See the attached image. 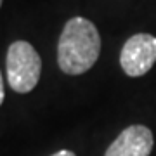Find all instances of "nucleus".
I'll use <instances>...</instances> for the list:
<instances>
[{
  "label": "nucleus",
  "instance_id": "f257e3e1",
  "mask_svg": "<svg viewBox=\"0 0 156 156\" xmlns=\"http://www.w3.org/2000/svg\"><path fill=\"white\" fill-rule=\"evenodd\" d=\"M101 52V37L94 23L71 17L64 24L57 44V64L66 75H82L95 64Z\"/></svg>",
  "mask_w": 156,
  "mask_h": 156
},
{
  "label": "nucleus",
  "instance_id": "f03ea898",
  "mask_svg": "<svg viewBox=\"0 0 156 156\" xmlns=\"http://www.w3.org/2000/svg\"><path fill=\"white\" fill-rule=\"evenodd\" d=\"M5 69L11 89L17 94H28L38 83L42 61L33 45L24 40H17L7 50Z\"/></svg>",
  "mask_w": 156,
  "mask_h": 156
},
{
  "label": "nucleus",
  "instance_id": "7ed1b4c3",
  "mask_svg": "<svg viewBox=\"0 0 156 156\" xmlns=\"http://www.w3.org/2000/svg\"><path fill=\"white\" fill-rule=\"evenodd\" d=\"M156 62V37L137 33L125 42L120 52V66L132 78L142 76Z\"/></svg>",
  "mask_w": 156,
  "mask_h": 156
},
{
  "label": "nucleus",
  "instance_id": "20e7f679",
  "mask_svg": "<svg viewBox=\"0 0 156 156\" xmlns=\"http://www.w3.org/2000/svg\"><path fill=\"white\" fill-rule=\"evenodd\" d=\"M154 146L153 132L144 125H130L113 140L104 156H149Z\"/></svg>",
  "mask_w": 156,
  "mask_h": 156
},
{
  "label": "nucleus",
  "instance_id": "39448f33",
  "mask_svg": "<svg viewBox=\"0 0 156 156\" xmlns=\"http://www.w3.org/2000/svg\"><path fill=\"white\" fill-rule=\"evenodd\" d=\"M52 156H76L73 151H68V149H61V151H57V153H54Z\"/></svg>",
  "mask_w": 156,
  "mask_h": 156
},
{
  "label": "nucleus",
  "instance_id": "423d86ee",
  "mask_svg": "<svg viewBox=\"0 0 156 156\" xmlns=\"http://www.w3.org/2000/svg\"><path fill=\"white\" fill-rule=\"evenodd\" d=\"M4 82H2V73H0V106H2V102H4Z\"/></svg>",
  "mask_w": 156,
  "mask_h": 156
},
{
  "label": "nucleus",
  "instance_id": "0eeeda50",
  "mask_svg": "<svg viewBox=\"0 0 156 156\" xmlns=\"http://www.w3.org/2000/svg\"><path fill=\"white\" fill-rule=\"evenodd\" d=\"M0 5H2V0H0Z\"/></svg>",
  "mask_w": 156,
  "mask_h": 156
}]
</instances>
